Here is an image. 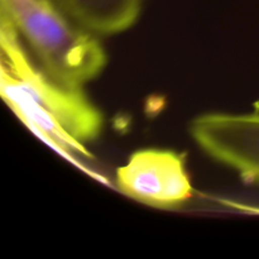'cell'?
<instances>
[{"label":"cell","instance_id":"6da1fadb","mask_svg":"<svg viewBox=\"0 0 259 259\" xmlns=\"http://www.w3.org/2000/svg\"><path fill=\"white\" fill-rule=\"evenodd\" d=\"M0 52V93L13 113L73 163L93 159L88 143L100 136L104 116L82 88L66 85L48 73L4 14Z\"/></svg>","mask_w":259,"mask_h":259},{"label":"cell","instance_id":"7a4b0ae2","mask_svg":"<svg viewBox=\"0 0 259 259\" xmlns=\"http://www.w3.org/2000/svg\"><path fill=\"white\" fill-rule=\"evenodd\" d=\"M2 14L48 73L66 85L82 88L98 77L106 53L98 34L66 15L52 0H0Z\"/></svg>","mask_w":259,"mask_h":259},{"label":"cell","instance_id":"3957f363","mask_svg":"<svg viewBox=\"0 0 259 259\" xmlns=\"http://www.w3.org/2000/svg\"><path fill=\"white\" fill-rule=\"evenodd\" d=\"M115 184L125 196L157 209L179 207L192 196L185 158L171 149L134 152L116 169Z\"/></svg>","mask_w":259,"mask_h":259},{"label":"cell","instance_id":"277c9868","mask_svg":"<svg viewBox=\"0 0 259 259\" xmlns=\"http://www.w3.org/2000/svg\"><path fill=\"white\" fill-rule=\"evenodd\" d=\"M190 134L201 151L259 185V113H206L192 119Z\"/></svg>","mask_w":259,"mask_h":259},{"label":"cell","instance_id":"5b68a950","mask_svg":"<svg viewBox=\"0 0 259 259\" xmlns=\"http://www.w3.org/2000/svg\"><path fill=\"white\" fill-rule=\"evenodd\" d=\"M73 22L95 34H115L131 28L143 0H55Z\"/></svg>","mask_w":259,"mask_h":259}]
</instances>
